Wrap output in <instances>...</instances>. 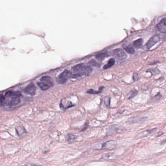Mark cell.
I'll return each instance as SVG.
<instances>
[{
	"label": "cell",
	"mask_w": 166,
	"mask_h": 166,
	"mask_svg": "<svg viewBox=\"0 0 166 166\" xmlns=\"http://www.w3.org/2000/svg\"><path fill=\"white\" fill-rule=\"evenodd\" d=\"M143 40L142 39H139L137 40H135L133 42L134 46L136 49L141 48L143 46Z\"/></svg>",
	"instance_id": "11"
},
{
	"label": "cell",
	"mask_w": 166,
	"mask_h": 166,
	"mask_svg": "<svg viewBox=\"0 0 166 166\" xmlns=\"http://www.w3.org/2000/svg\"><path fill=\"white\" fill-rule=\"evenodd\" d=\"M88 64L91 65V66H93L94 67H99L101 66V64L98 62H97L95 60H92L90 61L89 62Z\"/></svg>",
	"instance_id": "16"
},
{
	"label": "cell",
	"mask_w": 166,
	"mask_h": 166,
	"mask_svg": "<svg viewBox=\"0 0 166 166\" xmlns=\"http://www.w3.org/2000/svg\"><path fill=\"white\" fill-rule=\"evenodd\" d=\"M5 97L2 94H0V107L3 106L4 104Z\"/></svg>",
	"instance_id": "17"
},
{
	"label": "cell",
	"mask_w": 166,
	"mask_h": 166,
	"mask_svg": "<svg viewBox=\"0 0 166 166\" xmlns=\"http://www.w3.org/2000/svg\"><path fill=\"white\" fill-rule=\"evenodd\" d=\"M112 55L116 59L120 61H122L126 59L127 57L124 51H123V50L120 48H117L114 49L112 52Z\"/></svg>",
	"instance_id": "2"
},
{
	"label": "cell",
	"mask_w": 166,
	"mask_h": 166,
	"mask_svg": "<svg viewBox=\"0 0 166 166\" xmlns=\"http://www.w3.org/2000/svg\"><path fill=\"white\" fill-rule=\"evenodd\" d=\"M115 64V60L114 59H111L108 61V63L105 65L103 67V69H107L108 68H111Z\"/></svg>",
	"instance_id": "13"
},
{
	"label": "cell",
	"mask_w": 166,
	"mask_h": 166,
	"mask_svg": "<svg viewBox=\"0 0 166 166\" xmlns=\"http://www.w3.org/2000/svg\"><path fill=\"white\" fill-rule=\"evenodd\" d=\"M24 166H42L40 165H35V164H25L24 165Z\"/></svg>",
	"instance_id": "21"
},
{
	"label": "cell",
	"mask_w": 166,
	"mask_h": 166,
	"mask_svg": "<svg viewBox=\"0 0 166 166\" xmlns=\"http://www.w3.org/2000/svg\"><path fill=\"white\" fill-rule=\"evenodd\" d=\"M123 49L129 54H133L135 53V49L134 47L132 46L131 44H130L128 43H126L123 44L122 45Z\"/></svg>",
	"instance_id": "8"
},
{
	"label": "cell",
	"mask_w": 166,
	"mask_h": 166,
	"mask_svg": "<svg viewBox=\"0 0 166 166\" xmlns=\"http://www.w3.org/2000/svg\"><path fill=\"white\" fill-rule=\"evenodd\" d=\"M77 137V136H76L74 134H69L67 135L66 137V140L69 143H73L76 139Z\"/></svg>",
	"instance_id": "12"
},
{
	"label": "cell",
	"mask_w": 166,
	"mask_h": 166,
	"mask_svg": "<svg viewBox=\"0 0 166 166\" xmlns=\"http://www.w3.org/2000/svg\"><path fill=\"white\" fill-rule=\"evenodd\" d=\"M93 71V69L90 66H86L83 63H81L74 66L71 72V78L76 79L83 76H88Z\"/></svg>",
	"instance_id": "1"
},
{
	"label": "cell",
	"mask_w": 166,
	"mask_h": 166,
	"mask_svg": "<svg viewBox=\"0 0 166 166\" xmlns=\"http://www.w3.org/2000/svg\"><path fill=\"white\" fill-rule=\"evenodd\" d=\"M71 78V72L68 70H64L57 78V81L59 84H64L69 79Z\"/></svg>",
	"instance_id": "3"
},
{
	"label": "cell",
	"mask_w": 166,
	"mask_h": 166,
	"mask_svg": "<svg viewBox=\"0 0 166 166\" xmlns=\"http://www.w3.org/2000/svg\"><path fill=\"white\" fill-rule=\"evenodd\" d=\"M41 81L42 83L46 84L51 87L53 85V82L50 77L48 76H44L41 78Z\"/></svg>",
	"instance_id": "9"
},
{
	"label": "cell",
	"mask_w": 166,
	"mask_h": 166,
	"mask_svg": "<svg viewBox=\"0 0 166 166\" xmlns=\"http://www.w3.org/2000/svg\"><path fill=\"white\" fill-rule=\"evenodd\" d=\"M88 126H89V122L88 121H86L85 122V123L84 124V125L83 126V127L80 129V131H85L88 128Z\"/></svg>",
	"instance_id": "19"
},
{
	"label": "cell",
	"mask_w": 166,
	"mask_h": 166,
	"mask_svg": "<svg viewBox=\"0 0 166 166\" xmlns=\"http://www.w3.org/2000/svg\"><path fill=\"white\" fill-rule=\"evenodd\" d=\"M36 88L35 86L32 84H29L24 89V91L27 94H30L31 95H34L36 93Z\"/></svg>",
	"instance_id": "5"
},
{
	"label": "cell",
	"mask_w": 166,
	"mask_h": 166,
	"mask_svg": "<svg viewBox=\"0 0 166 166\" xmlns=\"http://www.w3.org/2000/svg\"><path fill=\"white\" fill-rule=\"evenodd\" d=\"M110 56V55L107 53V52H103V53H100L99 54H97L95 57V58L99 61H102L105 58L108 57Z\"/></svg>",
	"instance_id": "10"
},
{
	"label": "cell",
	"mask_w": 166,
	"mask_h": 166,
	"mask_svg": "<svg viewBox=\"0 0 166 166\" xmlns=\"http://www.w3.org/2000/svg\"><path fill=\"white\" fill-rule=\"evenodd\" d=\"M104 104L106 105L107 107L110 106V98L108 97H106L104 99Z\"/></svg>",
	"instance_id": "18"
},
{
	"label": "cell",
	"mask_w": 166,
	"mask_h": 166,
	"mask_svg": "<svg viewBox=\"0 0 166 166\" xmlns=\"http://www.w3.org/2000/svg\"><path fill=\"white\" fill-rule=\"evenodd\" d=\"M138 76L137 74H136V73L134 74V80H135V81H136V79H138Z\"/></svg>",
	"instance_id": "20"
},
{
	"label": "cell",
	"mask_w": 166,
	"mask_h": 166,
	"mask_svg": "<svg viewBox=\"0 0 166 166\" xmlns=\"http://www.w3.org/2000/svg\"><path fill=\"white\" fill-rule=\"evenodd\" d=\"M158 30L164 34L166 33V18H163L157 25Z\"/></svg>",
	"instance_id": "7"
},
{
	"label": "cell",
	"mask_w": 166,
	"mask_h": 166,
	"mask_svg": "<svg viewBox=\"0 0 166 166\" xmlns=\"http://www.w3.org/2000/svg\"><path fill=\"white\" fill-rule=\"evenodd\" d=\"M104 89V87L102 86V87H100L99 88V90L98 91H94V90L93 89H90L89 90H88L87 91V93H89L90 94H99L100 93H101L103 90Z\"/></svg>",
	"instance_id": "14"
},
{
	"label": "cell",
	"mask_w": 166,
	"mask_h": 166,
	"mask_svg": "<svg viewBox=\"0 0 166 166\" xmlns=\"http://www.w3.org/2000/svg\"><path fill=\"white\" fill-rule=\"evenodd\" d=\"M38 85L39 86V87L42 90H44V91H45V90L48 89L49 88H50L51 87L49 85H47L46 84L43 83H42V82L38 83Z\"/></svg>",
	"instance_id": "15"
},
{
	"label": "cell",
	"mask_w": 166,
	"mask_h": 166,
	"mask_svg": "<svg viewBox=\"0 0 166 166\" xmlns=\"http://www.w3.org/2000/svg\"><path fill=\"white\" fill-rule=\"evenodd\" d=\"M21 102V100L19 97H12L10 99L7 100L5 103L7 106H12L18 104Z\"/></svg>",
	"instance_id": "6"
},
{
	"label": "cell",
	"mask_w": 166,
	"mask_h": 166,
	"mask_svg": "<svg viewBox=\"0 0 166 166\" xmlns=\"http://www.w3.org/2000/svg\"><path fill=\"white\" fill-rule=\"evenodd\" d=\"M160 40V38L158 35H155L150 39L147 43L146 44L147 48L150 49Z\"/></svg>",
	"instance_id": "4"
}]
</instances>
